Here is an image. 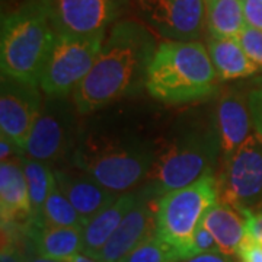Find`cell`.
<instances>
[{
	"label": "cell",
	"mask_w": 262,
	"mask_h": 262,
	"mask_svg": "<svg viewBox=\"0 0 262 262\" xmlns=\"http://www.w3.org/2000/svg\"><path fill=\"white\" fill-rule=\"evenodd\" d=\"M158 42L143 24L118 20L105 37L92 70L72 96L77 111L89 114L146 86Z\"/></svg>",
	"instance_id": "obj_1"
},
{
	"label": "cell",
	"mask_w": 262,
	"mask_h": 262,
	"mask_svg": "<svg viewBox=\"0 0 262 262\" xmlns=\"http://www.w3.org/2000/svg\"><path fill=\"white\" fill-rule=\"evenodd\" d=\"M215 75L203 42L165 39L147 69L146 89L163 102H192L214 94Z\"/></svg>",
	"instance_id": "obj_2"
},
{
	"label": "cell",
	"mask_w": 262,
	"mask_h": 262,
	"mask_svg": "<svg viewBox=\"0 0 262 262\" xmlns=\"http://www.w3.org/2000/svg\"><path fill=\"white\" fill-rule=\"evenodd\" d=\"M57 32L42 0H32L2 20V76L39 86Z\"/></svg>",
	"instance_id": "obj_3"
},
{
	"label": "cell",
	"mask_w": 262,
	"mask_h": 262,
	"mask_svg": "<svg viewBox=\"0 0 262 262\" xmlns=\"http://www.w3.org/2000/svg\"><path fill=\"white\" fill-rule=\"evenodd\" d=\"M156 150L137 139L91 133L73 150L72 163L115 194L130 192L147 178Z\"/></svg>",
	"instance_id": "obj_4"
},
{
	"label": "cell",
	"mask_w": 262,
	"mask_h": 262,
	"mask_svg": "<svg viewBox=\"0 0 262 262\" xmlns=\"http://www.w3.org/2000/svg\"><path fill=\"white\" fill-rule=\"evenodd\" d=\"M220 150L217 128L196 127L181 133L156 150L144 192L158 198L169 191L188 187L207 173H213Z\"/></svg>",
	"instance_id": "obj_5"
},
{
	"label": "cell",
	"mask_w": 262,
	"mask_h": 262,
	"mask_svg": "<svg viewBox=\"0 0 262 262\" xmlns=\"http://www.w3.org/2000/svg\"><path fill=\"white\" fill-rule=\"evenodd\" d=\"M219 203V184L213 173H207L188 187L169 191L159 196L156 208V236L173 245L192 258V239L207 210Z\"/></svg>",
	"instance_id": "obj_6"
},
{
	"label": "cell",
	"mask_w": 262,
	"mask_h": 262,
	"mask_svg": "<svg viewBox=\"0 0 262 262\" xmlns=\"http://www.w3.org/2000/svg\"><path fill=\"white\" fill-rule=\"evenodd\" d=\"M106 34H57L39 77V88L48 98L73 96L92 70Z\"/></svg>",
	"instance_id": "obj_7"
},
{
	"label": "cell",
	"mask_w": 262,
	"mask_h": 262,
	"mask_svg": "<svg viewBox=\"0 0 262 262\" xmlns=\"http://www.w3.org/2000/svg\"><path fill=\"white\" fill-rule=\"evenodd\" d=\"M75 102L67 98H48L42 103L24 153L42 163L60 160L76 141ZM79 113V111H77Z\"/></svg>",
	"instance_id": "obj_8"
},
{
	"label": "cell",
	"mask_w": 262,
	"mask_h": 262,
	"mask_svg": "<svg viewBox=\"0 0 262 262\" xmlns=\"http://www.w3.org/2000/svg\"><path fill=\"white\" fill-rule=\"evenodd\" d=\"M219 201L236 208H248L262 195V141L251 136L227 155L220 173Z\"/></svg>",
	"instance_id": "obj_9"
},
{
	"label": "cell",
	"mask_w": 262,
	"mask_h": 262,
	"mask_svg": "<svg viewBox=\"0 0 262 262\" xmlns=\"http://www.w3.org/2000/svg\"><path fill=\"white\" fill-rule=\"evenodd\" d=\"M57 34L99 35L115 25L127 0H42Z\"/></svg>",
	"instance_id": "obj_10"
},
{
	"label": "cell",
	"mask_w": 262,
	"mask_h": 262,
	"mask_svg": "<svg viewBox=\"0 0 262 262\" xmlns=\"http://www.w3.org/2000/svg\"><path fill=\"white\" fill-rule=\"evenodd\" d=\"M146 24L168 41H196L207 27L206 0H136Z\"/></svg>",
	"instance_id": "obj_11"
},
{
	"label": "cell",
	"mask_w": 262,
	"mask_h": 262,
	"mask_svg": "<svg viewBox=\"0 0 262 262\" xmlns=\"http://www.w3.org/2000/svg\"><path fill=\"white\" fill-rule=\"evenodd\" d=\"M39 89L38 84L2 76L0 130L22 151L42 108Z\"/></svg>",
	"instance_id": "obj_12"
},
{
	"label": "cell",
	"mask_w": 262,
	"mask_h": 262,
	"mask_svg": "<svg viewBox=\"0 0 262 262\" xmlns=\"http://www.w3.org/2000/svg\"><path fill=\"white\" fill-rule=\"evenodd\" d=\"M158 198L140 192L137 204L124 217L121 225L108 239L102 249L96 253L102 262H121L139 245L156 236Z\"/></svg>",
	"instance_id": "obj_13"
},
{
	"label": "cell",
	"mask_w": 262,
	"mask_h": 262,
	"mask_svg": "<svg viewBox=\"0 0 262 262\" xmlns=\"http://www.w3.org/2000/svg\"><path fill=\"white\" fill-rule=\"evenodd\" d=\"M53 172L60 191L82 217L83 226L121 195L101 185L94 177L73 163L70 166L54 169Z\"/></svg>",
	"instance_id": "obj_14"
},
{
	"label": "cell",
	"mask_w": 262,
	"mask_h": 262,
	"mask_svg": "<svg viewBox=\"0 0 262 262\" xmlns=\"http://www.w3.org/2000/svg\"><path fill=\"white\" fill-rule=\"evenodd\" d=\"M0 217L2 229L22 232L32 220L28 182L22 158L0 163Z\"/></svg>",
	"instance_id": "obj_15"
},
{
	"label": "cell",
	"mask_w": 262,
	"mask_h": 262,
	"mask_svg": "<svg viewBox=\"0 0 262 262\" xmlns=\"http://www.w3.org/2000/svg\"><path fill=\"white\" fill-rule=\"evenodd\" d=\"M24 234L38 252L48 258L70 261L83 252V227H56L41 222H31Z\"/></svg>",
	"instance_id": "obj_16"
},
{
	"label": "cell",
	"mask_w": 262,
	"mask_h": 262,
	"mask_svg": "<svg viewBox=\"0 0 262 262\" xmlns=\"http://www.w3.org/2000/svg\"><path fill=\"white\" fill-rule=\"evenodd\" d=\"M252 117L248 102L239 95H226L220 99L215 115V128L225 156L233 153L251 136Z\"/></svg>",
	"instance_id": "obj_17"
},
{
	"label": "cell",
	"mask_w": 262,
	"mask_h": 262,
	"mask_svg": "<svg viewBox=\"0 0 262 262\" xmlns=\"http://www.w3.org/2000/svg\"><path fill=\"white\" fill-rule=\"evenodd\" d=\"M246 210L225 203H215L203 217L201 223L213 234L220 252L234 255L246 236Z\"/></svg>",
	"instance_id": "obj_18"
},
{
	"label": "cell",
	"mask_w": 262,
	"mask_h": 262,
	"mask_svg": "<svg viewBox=\"0 0 262 262\" xmlns=\"http://www.w3.org/2000/svg\"><path fill=\"white\" fill-rule=\"evenodd\" d=\"M140 194L124 192L118 198L105 207L101 213L95 215L83 226V252L88 255H96L102 249L108 239L121 225L124 217L137 204Z\"/></svg>",
	"instance_id": "obj_19"
},
{
	"label": "cell",
	"mask_w": 262,
	"mask_h": 262,
	"mask_svg": "<svg viewBox=\"0 0 262 262\" xmlns=\"http://www.w3.org/2000/svg\"><path fill=\"white\" fill-rule=\"evenodd\" d=\"M207 50L217 76L223 80L248 77L259 70L246 56L236 37H210Z\"/></svg>",
	"instance_id": "obj_20"
},
{
	"label": "cell",
	"mask_w": 262,
	"mask_h": 262,
	"mask_svg": "<svg viewBox=\"0 0 262 262\" xmlns=\"http://www.w3.org/2000/svg\"><path fill=\"white\" fill-rule=\"evenodd\" d=\"M210 37H236L246 27L242 0H206Z\"/></svg>",
	"instance_id": "obj_21"
},
{
	"label": "cell",
	"mask_w": 262,
	"mask_h": 262,
	"mask_svg": "<svg viewBox=\"0 0 262 262\" xmlns=\"http://www.w3.org/2000/svg\"><path fill=\"white\" fill-rule=\"evenodd\" d=\"M25 178L28 182L29 201L32 210V220L31 222H41L42 207L46 204L50 188L56 181L54 172L48 168L47 163L38 162V160L22 158Z\"/></svg>",
	"instance_id": "obj_22"
},
{
	"label": "cell",
	"mask_w": 262,
	"mask_h": 262,
	"mask_svg": "<svg viewBox=\"0 0 262 262\" xmlns=\"http://www.w3.org/2000/svg\"><path fill=\"white\" fill-rule=\"evenodd\" d=\"M41 220L47 226L56 227H83L82 217L69 198L60 191L56 181L50 188L46 204L42 207Z\"/></svg>",
	"instance_id": "obj_23"
},
{
	"label": "cell",
	"mask_w": 262,
	"mask_h": 262,
	"mask_svg": "<svg viewBox=\"0 0 262 262\" xmlns=\"http://www.w3.org/2000/svg\"><path fill=\"white\" fill-rule=\"evenodd\" d=\"M184 253L173 245L155 236L133 249L121 262H182Z\"/></svg>",
	"instance_id": "obj_24"
},
{
	"label": "cell",
	"mask_w": 262,
	"mask_h": 262,
	"mask_svg": "<svg viewBox=\"0 0 262 262\" xmlns=\"http://www.w3.org/2000/svg\"><path fill=\"white\" fill-rule=\"evenodd\" d=\"M236 39L242 46L246 56L251 58L253 64L262 69V31L246 25L237 35Z\"/></svg>",
	"instance_id": "obj_25"
},
{
	"label": "cell",
	"mask_w": 262,
	"mask_h": 262,
	"mask_svg": "<svg viewBox=\"0 0 262 262\" xmlns=\"http://www.w3.org/2000/svg\"><path fill=\"white\" fill-rule=\"evenodd\" d=\"M0 262H25L22 246L18 245V237L13 230L2 229V251Z\"/></svg>",
	"instance_id": "obj_26"
},
{
	"label": "cell",
	"mask_w": 262,
	"mask_h": 262,
	"mask_svg": "<svg viewBox=\"0 0 262 262\" xmlns=\"http://www.w3.org/2000/svg\"><path fill=\"white\" fill-rule=\"evenodd\" d=\"M214 252H220L219 245L213 237V234L207 230L203 223H200L196 227L195 233H194V239H192V256L201 255V253Z\"/></svg>",
	"instance_id": "obj_27"
},
{
	"label": "cell",
	"mask_w": 262,
	"mask_h": 262,
	"mask_svg": "<svg viewBox=\"0 0 262 262\" xmlns=\"http://www.w3.org/2000/svg\"><path fill=\"white\" fill-rule=\"evenodd\" d=\"M234 255L237 262H262V246L258 241L246 234Z\"/></svg>",
	"instance_id": "obj_28"
},
{
	"label": "cell",
	"mask_w": 262,
	"mask_h": 262,
	"mask_svg": "<svg viewBox=\"0 0 262 262\" xmlns=\"http://www.w3.org/2000/svg\"><path fill=\"white\" fill-rule=\"evenodd\" d=\"M248 106L252 117L253 128L262 139V89H255L248 96Z\"/></svg>",
	"instance_id": "obj_29"
},
{
	"label": "cell",
	"mask_w": 262,
	"mask_h": 262,
	"mask_svg": "<svg viewBox=\"0 0 262 262\" xmlns=\"http://www.w3.org/2000/svg\"><path fill=\"white\" fill-rule=\"evenodd\" d=\"M246 25L262 31V0H242Z\"/></svg>",
	"instance_id": "obj_30"
},
{
	"label": "cell",
	"mask_w": 262,
	"mask_h": 262,
	"mask_svg": "<svg viewBox=\"0 0 262 262\" xmlns=\"http://www.w3.org/2000/svg\"><path fill=\"white\" fill-rule=\"evenodd\" d=\"M246 234L255 241L262 239V213L253 214L251 210H246Z\"/></svg>",
	"instance_id": "obj_31"
},
{
	"label": "cell",
	"mask_w": 262,
	"mask_h": 262,
	"mask_svg": "<svg viewBox=\"0 0 262 262\" xmlns=\"http://www.w3.org/2000/svg\"><path fill=\"white\" fill-rule=\"evenodd\" d=\"M22 251H24V255H25V262H70L63 261V259H54V258H48V256L41 255L28 237L22 244Z\"/></svg>",
	"instance_id": "obj_32"
},
{
	"label": "cell",
	"mask_w": 262,
	"mask_h": 262,
	"mask_svg": "<svg viewBox=\"0 0 262 262\" xmlns=\"http://www.w3.org/2000/svg\"><path fill=\"white\" fill-rule=\"evenodd\" d=\"M182 262H233L230 259V256H227L225 253L222 252H214V253H201V255H196L192 256L187 261Z\"/></svg>",
	"instance_id": "obj_33"
},
{
	"label": "cell",
	"mask_w": 262,
	"mask_h": 262,
	"mask_svg": "<svg viewBox=\"0 0 262 262\" xmlns=\"http://www.w3.org/2000/svg\"><path fill=\"white\" fill-rule=\"evenodd\" d=\"M70 262H102L98 256H94V255H88V253H77V255H75L72 259H70Z\"/></svg>",
	"instance_id": "obj_34"
},
{
	"label": "cell",
	"mask_w": 262,
	"mask_h": 262,
	"mask_svg": "<svg viewBox=\"0 0 262 262\" xmlns=\"http://www.w3.org/2000/svg\"><path fill=\"white\" fill-rule=\"evenodd\" d=\"M259 244H261V246H262V239H261V241H259Z\"/></svg>",
	"instance_id": "obj_35"
}]
</instances>
